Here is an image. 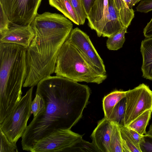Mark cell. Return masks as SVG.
<instances>
[{"label": "cell", "instance_id": "6da1fadb", "mask_svg": "<svg viewBox=\"0 0 152 152\" xmlns=\"http://www.w3.org/2000/svg\"><path fill=\"white\" fill-rule=\"evenodd\" d=\"M36 94L43 99L44 111L34 118L21 137L22 148L30 151L38 141L60 129H71L82 118L91 90L86 85L58 76L45 78Z\"/></svg>", "mask_w": 152, "mask_h": 152}, {"label": "cell", "instance_id": "7a4b0ae2", "mask_svg": "<svg viewBox=\"0 0 152 152\" xmlns=\"http://www.w3.org/2000/svg\"><path fill=\"white\" fill-rule=\"evenodd\" d=\"M30 25L35 35L27 49L23 87H34L55 72L60 49L73 27L72 22L63 15L49 12L38 14Z\"/></svg>", "mask_w": 152, "mask_h": 152}, {"label": "cell", "instance_id": "3957f363", "mask_svg": "<svg viewBox=\"0 0 152 152\" xmlns=\"http://www.w3.org/2000/svg\"><path fill=\"white\" fill-rule=\"evenodd\" d=\"M27 49L11 43H0V124L22 98L27 73Z\"/></svg>", "mask_w": 152, "mask_h": 152}, {"label": "cell", "instance_id": "277c9868", "mask_svg": "<svg viewBox=\"0 0 152 152\" xmlns=\"http://www.w3.org/2000/svg\"><path fill=\"white\" fill-rule=\"evenodd\" d=\"M75 81L99 84L107 77L95 71L67 39L59 51L54 72Z\"/></svg>", "mask_w": 152, "mask_h": 152}, {"label": "cell", "instance_id": "5b68a950", "mask_svg": "<svg viewBox=\"0 0 152 152\" xmlns=\"http://www.w3.org/2000/svg\"><path fill=\"white\" fill-rule=\"evenodd\" d=\"M87 18L89 26L99 37H108L124 27L113 0H96Z\"/></svg>", "mask_w": 152, "mask_h": 152}, {"label": "cell", "instance_id": "8992f818", "mask_svg": "<svg viewBox=\"0 0 152 152\" xmlns=\"http://www.w3.org/2000/svg\"><path fill=\"white\" fill-rule=\"evenodd\" d=\"M34 86L27 91L9 116L1 124V128L12 143L16 144L27 127L31 115V106Z\"/></svg>", "mask_w": 152, "mask_h": 152}, {"label": "cell", "instance_id": "52a82bcc", "mask_svg": "<svg viewBox=\"0 0 152 152\" xmlns=\"http://www.w3.org/2000/svg\"><path fill=\"white\" fill-rule=\"evenodd\" d=\"M125 126H127L146 110H152V91L147 85L142 83L126 91Z\"/></svg>", "mask_w": 152, "mask_h": 152}, {"label": "cell", "instance_id": "ba28073f", "mask_svg": "<svg viewBox=\"0 0 152 152\" xmlns=\"http://www.w3.org/2000/svg\"><path fill=\"white\" fill-rule=\"evenodd\" d=\"M42 0H0L10 24L30 25L38 14Z\"/></svg>", "mask_w": 152, "mask_h": 152}, {"label": "cell", "instance_id": "9c48e42d", "mask_svg": "<svg viewBox=\"0 0 152 152\" xmlns=\"http://www.w3.org/2000/svg\"><path fill=\"white\" fill-rule=\"evenodd\" d=\"M82 139V135L70 129H60L37 141L30 151L67 152L69 148Z\"/></svg>", "mask_w": 152, "mask_h": 152}, {"label": "cell", "instance_id": "30bf717a", "mask_svg": "<svg viewBox=\"0 0 152 152\" xmlns=\"http://www.w3.org/2000/svg\"><path fill=\"white\" fill-rule=\"evenodd\" d=\"M67 39L95 71L101 75H106L103 60L87 34L77 27L72 29Z\"/></svg>", "mask_w": 152, "mask_h": 152}, {"label": "cell", "instance_id": "8fae6325", "mask_svg": "<svg viewBox=\"0 0 152 152\" xmlns=\"http://www.w3.org/2000/svg\"><path fill=\"white\" fill-rule=\"evenodd\" d=\"M35 35L30 25L22 26L10 24L8 30L0 36V42L18 44L27 49Z\"/></svg>", "mask_w": 152, "mask_h": 152}, {"label": "cell", "instance_id": "7c38bea8", "mask_svg": "<svg viewBox=\"0 0 152 152\" xmlns=\"http://www.w3.org/2000/svg\"><path fill=\"white\" fill-rule=\"evenodd\" d=\"M114 124L104 117L98 122L91 137L99 152H110V141Z\"/></svg>", "mask_w": 152, "mask_h": 152}, {"label": "cell", "instance_id": "4fadbf2b", "mask_svg": "<svg viewBox=\"0 0 152 152\" xmlns=\"http://www.w3.org/2000/svg\"><path fill=\"white\" fill-rule=\"evenodd\" d=\"M140 49L142 57V77L152 80V37L142 40Z\"/></svg>", "mask_w": 152, "mask_h": 152}, {"label": "cell", "instance_id": "5bb4252c", "mask_svg": "<svg viewBox=\"0 0 152 152\" xmlns=\"http://www.w3.org/2000/svg\"><path fill=\"white\" fill-rule=\"evenodd\" d=\"M126 91H115L105 96L102 100L104 117L108 118L116 104L125 97Z\"/></svg>", "mask_w": 152, "mask_h": 152}, {"label": "cell", "instance_id": "9a60e30c", "mask_svg": "<svg viewBox=\"0 0 152 152\" xmlns=\"http://www.w3.org/2000/svg\"><path fill=\"white\" fill-rule=\"evenodd\" d=\"M50 5L60 11L75 24L80 25L78 19L69 0H48Z\"/></svg>", "mask_w": 152, "mask_h": 152}, {"label": "cell", "instance_id": "2e32d148", "mask_svg": "<svg viewBox=\"0 0 152 152\" xmlns=\"http://www.w3.org/2000/svg\"><path fill=\"white\" fill-rule=\"evenodd\" d=\"M113 0L123 26L128 28L134 17V10L130 8L124 0Z\"/></svg>", "mask_w": 152, "mask_h": 152}, {"label": "cell", "instance_id": "e0dca14e", "mask_svg": "<svg viewBox=\"0 0 152 152\" xmlns=\"http://www.w3.org/2000/svg\"><path fill=\"white\" fill-rule=\"evenodd\" d=\"M126 107V99L124 97L115 105L110 115L107 119L112 123L120 127L124 126Z\"/></svg>", "mask_w": 152, "mask_h": 152}, {"label": "cell", "instance_id": "ac0fdd59", "mask_svg": "<svg viewBox=\"0 0 152 152\" xmlns=\"http://www.w3.org/2000/svg\"><path fill=\"white\" fill-rule=\"evenodd\" d=\"M152 113V109L146 110L126 127L135 131L141 135L146 134V129L150 119Z\"/></svg>", "mask_w": 152, "mask_h": 152}, {"label": "cell", "instance_id": "d6986e66", "mask_svg": "<svg viewBox=\"0 0 152 152\" xmlns=\"http://www.w3.org/2000/svg\"><path fill=\"white\" fill-rule=\"evenodd\" d=\"M126 27H124L120 31L108 37L106 46L110 50H116L121 48L125 41V34Z\"/></svg>", "mask_w": 152, "mask_h": 152}, {"label": "cell", "instance_id": "ffe728a7", "mask_svg": "<svg viewBox=\"0 0 152 152\" xmlns=\"http://www.w3.org/2000/svg\"><path fill=\"white\" fill-rule=\"evenodd\" d=\"M123 152H142L138 146L126 131L124 126L120 127Z\"/></svg>", "mask_w": 152, "mask_h": 152}, {"label": "cell", "instance_id": "44dd1931", "mask_svg": "<svg viewBox=\"0 0 152 152\" xmlns=\"http://www.w3.org/2000/svg\"><path fill=\"white\" fill-rule=\"evenodd\" d=\"M110 152H123L120 127L114 124L110 141Z\"/></svg>", "mask_w": 152, "mask_h": 152}, {"label": "cell", "instance_id": "7402d4cb", "mask_svg": "<svg viewBox=\"0 0 152 152\" xmlns=\"http://www.w3.org/2000/svg\"><path fill=\"white\" fill-rule=\"evenodd\" d=\"M67 152H99L93 142H89L83 139L69 148Z\"/></svg>", "mask_w": 152, "mask_h": 152}, {"label": "cell", "instance_id": "603a6c76", "mask_svg": "<svg viewBox=\"0 0 152 152\" xmlns=\"http://www.w3.org/2000/svg\"><path fill=\"white\" fill-rule=\"evenodd\" d=\"M77 16L80 25H83L87 14L81 0H69Z\"/></svg>", "mask_w": 152, "mask_h": 152}, {"label": "cell", "instance_id": "cb8c5ba5", "mask_svg": "<svg viewBox=\"0 0 152 152\" xmlns=\"http://www.w3.org/2000/svg\"><path fill=\"white\" fill-rule=\"evenodd\" d=\"M0 152H18L16 144L11 142L0 128Z\"/></svg>", "mask_w": 152, "mask_h": 152}, {"label": "cell", "instance_id": "d4e9b609", "mask_svg": "<svg viewBox=\"0 0 152 152\" xmlns=\"http://www.w3.org/2000/svg\"><path fill=\"white\" fill-rule=\"evenodd\" d=\"M44 100L40 95L35 94V96L32 101L31 106V112L34 117L43 112L45 110Z\"/></svg>", "mask_w": 152, "mask_h": 152}, {"label": "cell", "instance_id": "484cf974", "mask_svg": "<svg viewBox=\"0 0 152 152\" xmlns=\"http://www.w3.org/2000/svg\"><path fill=\"white\" fill-rule=\"evenodd\" d=\"M0 34L1 36L8 30L10 24L9 19L1 4L0 6Z\"/></svg>", "mask_w": 152, "mask_h": 152}, {"label": "cell", "instance_id": "4316f807", "mask_svg": "<svg viewBox=\"0 0 152 152\" xmlns=\"http://www.w3.org/2000/svg\"><path fill=\"white\" fill-rule=\"evenodd\" d=\"M140 145L142 152H152V136L147 134L143 135Z\"/></svg>", "mask_w": 152, "mask_h": 152}, {"label": "cell", "instance_id": "83f0119b", "mask_svg": "<svg viewBox=\"0 0 152 152\" xmlns=\"http://www.w3.org/2000/svg\"><path fill=\"white\" fill-rule=\"evenodd\" d=\"M136 9L138 12H148L152 10V0H141Z\"/></svg>", "mask_w": 152, "mask_h": 152}, {"label": "cell", "instance_id": "f1b7e54d", "mask_svg": "<svg viewBox=\"0 0 152 152\" xmlns=\"http://www.w3.org/2000/svg\"><path fill=\"white\" fill-rule=\"evenodd\" d=\"M124 127L127 132L133 139L136 144L140 146V140L143 135H140L135 131L127 127L124 126Z\"/></svg>", "mask_w": 152, "mask_h": 152}, {"label": "cell", "instance_id": "f546056e", "mask_svg": "<svg viewBox=\"0 0 152 152\" xmlns=\"http://www.w3.org/2000/svg\"><path fill=\"white\" fill-rule=\"evenodd\" d=\"M143 33L146 38L152 37V18L144 28Z\"/></svg>", "mask_w": 152, "mask_h": 152}, {"label": "cell", "instance_id": "4dcf8cb0", "mask_svg": "<svg viewBox=\"0 0 152 152\" xmlns=\"http://www.w3.org/2000/svg\"><path fill=\"white\" fill-rule=\"evenodd\" d=\"M87 15L94 5L96 0H81Z\"/></svg>", "mask_w": 152, "mask_h": 152}, {"label": "cell", "instance_id": "1f68e13d", "mask_svg": "<svg viewBox=\"0 0 152 152\" xmlns=\"http://www.w3.org/2000/svg\"><path fill=\"white\" fill-rule=\"evenodd\" d=\"M132 2L130 6V8H132L133 6L139 2V0H132Z\"/></svg>", "mask_w": 152, "mask_h": 152}, {"label": "cell", "instance_id": "d6a6232c", "mask_svg": "<svg viewBox=\"0 0 152 152\" xmlns=\"http://www.w3.org/2000/svg\"><path fill=\"white\" fill-rule=\"evenodd\" d=\"M126 3L127 5L130 8V6L132 3V0H124Z\"/></svg>", "mask_w": 152, "mask_h": 152}, {"label": "cell", "instance_id": "836d02e7", "mask_svg": "<svg viewBox=\"0 0 152 152\" xmlns=\"http://www.w3.org/2000/svg\"><path fill=\"white\" fill-rule=\"evenodd\" d=\"M141 0H139V2Z\"/></svg>", "mask_w": 152, "mask_h": 152}]
</instances>
